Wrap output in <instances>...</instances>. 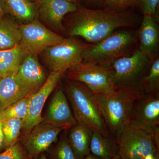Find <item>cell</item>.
Here are the masks:
<instances>
[{"mask_svg":"<svg viewBox=\"0 0 159 159\" xmlns=\"http://www.w3.org/2000/svg\"><path fill=\"white\" fill-rule=\"evenodd\" d=\"M20 45L26 54L37 55L45 49L61 42L62 36L47 29L35 19L20 25Z\"/></svg>","mask_w":159,"mask_h":159,"instance_id":"obj_9","label":"cell"},{"mask_svg":"<svg viewBox=\"0 0 159 159\" xmlns=\"http://www.w3.org/2000/svg\"><path fill=\"white\" fill-rule=\"evenodd\" d=\"M128 123L153 134L159 124V93H144L136 100Z\"/></svg>","mask_w":159,"mask_h":159,"instance_id":"obj_12","label":"cell"},{"mask_svg":"<svg viewBox=\"0 0 159 159\" xmlns=\"http://www.w3.org/2000/svg\"><path fill=\"white\" fill-rule=\"evenodd\" d=\"M0 159H27L19 142L0 152Z\"/></svg>","mask_w":159,"mask_h":159,"instance_id":"obj_28","label":"cell"},{"mask_svg":"<svg viewBox=\"0 0 159 159\" xmlns=\"http://www.w3.org/2000/svg\"><path fill=\"white\" fill-rule=\"evenodd\" d=\"M105 8L119 10L129 11L137 7L136 0H103Z\"/></svg>","mask_w":159,"mask_h":159,"instance_id":"obj_27","label":"cell"},{"mask_svg":"<svg viewBox=\"0 0 159 159\" xmlns=\"http://www.w3.org/2000/svg\"><path fill=\"white\" fill-rule=\"evenodd\" d=\"M22 127V120L9 119L2 121V131L5 148H9L18 142Z\"/></svg>","mask_w":159,"mask_h":159,"instance_id":"obj_23","label":"cell"},{"mask_svg":"<svg viewBox=\"0 0 159 159\" xmlns=\"http://www.w3.org/2000/svg\"><path fill=\"white\" fill-rule=\"evenodd\" d=\"M51 158L52 159H77L69 143L66 134H63L52 151Z\"/></svg>","mask_w":159,"mask_h":159,"instance_id":"obj_26","label":"cell"},{"mask_svg":"<svg viewBox=\"0 0 159 159\" xmlns=\"http://www.w3.org/2000/svg\"><path fill=\"white\" fill-rule=\"evenodd\" d=\"M0 2L5 14L16 20L27 24L38 17L36 2L31 0H0Z\"/></svg>","mask_w":159,"mask_h":159,"instance_id":"obj_17","label":"cell"},{"mask_svg":"<svg viewBox=\"0 0 159 159\" xmlns=\"http://www.w3.org/2000/svg\"><path fill=\"white\" fill-rule=\"evenodd\" d=\"M20 40V25L13 17L4 14L0 17V51L12 48Z\"/></svg>","mask_w":159,"mask_h":159,"instance_id":"obj_20","label":"cell"},{"mask_svg":"<svg viewBox=\"0 0 159 159\" xmlns=\"http://www.w3.org/2000/svg\"><path fill=\"white\" fill-rule=\"evenodd\" d=\"M118 155L121 159H144L159 153L152 134L144 129L128 123L117 136Z\"/></svg>","mask_w":159,"mask_h":159,"instance_id":"obj_6","label":"cell"},{"mask_svg":"<svg viewBox=\"0 0 159 159\" xmlns=\"http://www.w3.org/2000/svg\"><path fill=\"white\" fill-rule=\"evenodd\" d=\"M92 44L79 40L64 38L61 42L47 48L42 53L51 72L65 74L71 67L82 62L84 54Z\"/></svg>","mask_w":159,"mask_h":159,"instance_id":"obj_8","label":"cell"},{"mask_svg":"<svg viewBox=\"0 0 159 159\" xmlns=\"http://www.w3.org/2000/svg\"></svg>","mask_w":159,"mask_h":159,"instance_id":"obj_39","label":"cell"},{"mask_svg":"<svg viewBox=\"0 0 159 159\" xmlns=\"http://www.w3.org/2000/svg\"><path fill=\"white\" fill-rule=\"evenodd\" d=\"M33 94L24 97L0 111L1 121L12 119L24 120L27 116L29 102Z\"/></svg>","mask_w":159,"mask_h":159,"instance_id":"obj_24","label":"cell"},{"mask_svg":"<svg viewBox=\"0 0 159 159\" xmlns=\"http://www.w3.org/2000/svg\"><path fill=\"white\" fill-rule=\"evenodd\" d=\"M141 89L145 93H159V56L152 63L148 73L142 80Z\"/></svg>","mask_w":159,"mask_h":159,"instance_id":"obj_25","label":"cell"},{"mask_svg":"<svg viewBox=\"0 0 159 159\" xmlns=\"http://www.w3.org/2000/svg\"><path fill=\"white\" fill-rule=\"evenodd\" d=\"M35 158L36 159H48L43 153L40 154L39 155L35 157Z\"/></svg>","mask_w":159,"mask_h":159,"instance_id":"obj_35","label":"cell"},{"mask_svg":"<svg viewBox=\"0 0 159 159\" xmlns=\"http://www.w3.org/2000/svg\"><path fill=\"white\" fill-rule=\"evenodd\" d=\"M64 74L60 72H51L43 85L32 95L27 116L22 120L21 131L24 134L29 133L34 126L44 120L42 116V112L46 100Z\"/></svg>","mask_w":159,"mask_h":159,"instance_id":"obj_11","label":"cell"},{"mask_svg":"<svg viewBox=\"0 0 159 159\" xmlns=\"http://www.w3.org/2000/svg\"><path fill=\"white\" fill-rule=\"evenodd\" d=\"M68 15L69 35L80 36L92 44L99 42L119 28H134L139 20L132 10L93 9L80 6Z\"/></svg>","mask_w":159,"mask_h":159,"instance_id":"obj_1","label":"cell"},{"mask_svg":"<svg viewBox=\"0 0 159 159\" xmlns=\"http://www.w3.org/2000/svg\"><path fill=\"white\" fill-rule=\"evenodd\" d=\"M15 77L20 85L31 94L37 92L48 78L37 55L31 54H26Z\"/></svg>","mask_w":159,"mask_h":159,"instance_id":"obj_13","label":"cell"},{"mask_svg":"<svg viewBox=\"0 0 159 159\" xmlns=\"http://www.w3.org/2000/svg\"><path fill=\"white\" fill-rule=\"evenodd\" d=\"M111 159H121L120 158V157H119V155L118 154H117L116 155V156H115V157H113Z\"/></svg>","mask_w":159,"mask_h":159,"instance_id":"obj_38","label":"cell"},{"mask_svg":"<svg viewBox=\"0 0 159 159\" xmlns=\"http://www.w3.org/2000/svg\"><path fill=\"white\" fill-rule=\"evenodd\" d=\"M25 55L20 44L0 51V77L15 75Z\"/></svg>","mask_w":159,"mask_h":159,"instance_id":"obj_21","label":"cell"},{"mask_svg":"<svg viewBox=\"0 0 159 159\" xmlns=\"http://www.w3.org/2000/svg\"><path fill=\"white\" fill-rule=\"evenodd\" d=\"M159 153L156 154H151L145 157L144 159H158Z\"/></svg>","mask_w":159,"mask_h":159,"instance_id":"obj_33","label":"cell"},{"mask_svg":"<svg viewBox=\"0 0 159 159\" xmlns=\"http://www.w3.org/2000/svg\"><path fill=\"white\" fill-rule=\"evenodd\" d=\"M144 93L140 89L124 88L111 94H94L108 132L118 135L129 122L136 100Z\"/></svg>","mask_w":159,"mask_h":159,"instance_id":"obj_2","label":"cell"},{"mask_svg":"<svg viewBox=\"0 0 159 159\" xmlns=\"http://www.w3.org/2000/svg\"><path fill=\"white\" fill-rule=\"evenodd\" d=\"M152 63L139 49L130 55L116 60L111 66L116 89L124 88L142 89V80L148 73Z\"/></svg>","mask_w":159,"mask_h":159,"instance_id":"obj_5","label":"cell"},{"mask_svg":"<svg viewBox=\"0 0 159 159\" xmlns=\"http://www.w3.org/2000/svg\"><path fill=\"white\" fill-rule=\"evenodd\" d=\"M66 90L77 123L109 136L92 91L82 83L69 79Z\"/></svg>","mask_w":159,"mask_h":159,"instance_id":"obj_4","label":"cell"},{"mask_svg":"<svg viewBox=\"0 0 159 159\" xmlns=\"http://www.w3.org/2000/svg\"><path fill=\"white\" fill-rule=\"evenodd\" d=\"M64 129L44 120L22 138V142L28 157H35L48 150L57 141Z\"/></svg>","mask_w":159,"mask_h":159,"instance_id":"obj_10","label":"cell"},{"mask_svg":"<svg viewBox=\"0 0 159 159\" xmlns=\"http://www.w3.org/2000/svg\"><path fill=\"white\" fill-rule=\"evenodd\" d=\"M31 1H32V0H31ZM33 1H34V2H36V1H38V0H33ZM68 1L75 3V4H77V5H78V6H80L79 4L80 2V0H68Z\"/></svg>","mask_w":159,"mask_h":159,"instance_id":"obj_36","label":"cell"},{"mask_svg":"<svg viewBox=\"0 0 159 159\" xmlns=\"http://www.w3.org/2000/svg\"><path fill=\"white\" fill-rule=\"evenodd\" d=\"M154 143L156 145V147L159 151V126H157L154 129L153 134L152 135Z\"/></svg>","mask_w":159,"mask_h":159,"instance_id":"obj_30","label":"cell"},{"mask_svg":"<svg viewBox=\"0 0 159 159\" xmlns=\"http://www.w3.org/2000/svg\"><path fill=\"white\" fill-rule=\"evenodd\" d=\"M138 37L129 30L114 32L99 42L93 44L83 56V61L109 67L116 60L136 51Z\"/></svg>","mask_w":159,"mask_h":159,"instance_id":"obj_3","label":"cell"},{"mask_svg":"<svg viewBox=\"0 0 159 159\" xmlns=\"http://www.w3.org/2000/svg\"><path fill=\"white\" fill-rule=\"evenodd\" d=\"M44 120L65 130L77 124L62 89H58L54 93Z\"/></svg>","mask_w":159,"mask_h":159,"instance_id":"obj_16","label":"cell"},{"mask_svg":"<svg viewBox=\"0 0 159 159\" xmlns=\"http://www.w3.org/2000/svg\"><path fill=\"white\" fill-rule=\"evenodd\" d=\"M65 74L67 79L82 83L95 94H111L116 90L111 66L82 61L71 67Z\"/></svg>","mask_w":159,"mask_h":159,"instance_id":"obj_7","label":"cell"},{"mask_svg":"<svg viewBox=\"0 0 159 159\" xmlns=\"http://www.w3.org/2000/svg\"><path fill=\"white\" fill-rule=\"evenodd\" d=\"M83 159H100L98 157L95 156V155H93V154L90 153L88 155L84 157Z\"/></svg>","mask_w":159,"mask_h":159,"instance_id":"obj_34","label":"cell"},{"mask_svg":"<svg viewBox=\"0 0 159 159\" xmlns=\"http://www.w3.org/2000/svg\"><path fill=\"white\" fill-rule=\"evenodd\" d=\"M5 12L3 11L2 8V5H1V2H0V17L2 16L4 14H5Z\"/></svg>","mask_w":159,"mask_h":159,"instance_id":"obj_37","label":"cell"},{"mask_svg":"<svg viewBox=\"0 0 159 159\" xmlns=\"http://www.w3.org/2000/svg\"><path fill=\"white\" fill-rule=\"evenodd\" d=\"M93 131L78 123L71 127L68 139L77 159H83L90 153V143Z\"/></svg>","mask_w":159,"mask_h":159,"instance_id":"obj_19","label":"cell"},{"mask_svg":"<svg viewBox=\"0 0 159 159\" xmlns=\"http://www.w3.org/2000/svg\"><path fill=\"white\" fill-rule=\"evenodd\" d=\"M139 51L152 62L159 56V27L151 15L143 14L138 33Z\"/></svg>","mask_w":159,"mask_h":159,"instance_id":"obj_15","label":"cell"},{"mask_svg":"<svg viewBox=\"0 0 159 159\" xmlns=\"http://www.w3.org/2000/svg\"><path fill=\"white\" fill-rule=\"evenodd\" d=\"M5 148V145H4V139H3V136L2 131V121L0 119V152Z\"/></svg>","mask_w":159,"mask_h":159,"instance_id":"obj_32","label":"cell"},{"mask_svg":"<svg viewBox=\"0 0 159 159\" xmlns=\"http://www.w3.org/2000/svg\"><path fill=\"white\" fill-rule=\"evenodd\" d=\"M35 2L38 16L58 31L63 29L62 23L66 16L76 11L79 6L68 0H38Z\"/></svg>","mask_w":159,"mask_h":159,"instance_id":"obj_14","label":"cell"},{"mask_svg":"<svg viewBox=\"0 0 159 159\" xmlns=\"http://www.w3.org/2000/svg\"><path fill=\"white\" fill-rule=\"evenodd\" d=\"M90 150L100 159H111L117 154L116 143L110 137L95 130L91 136Z\"/></svg>","mask_w":159,"mask_h":159,"instance_id":"obj_22","label":"cell"},{"mask_svg":"<svg viewBox=\"0 0 159 159\" xmlns=\"http://www.w3.org/2000/svg\"><path fill=\"white\" fill-rule=\"evenodd\" d=\"M136 3L137 7H139L143 14L151 15L155 19L159 0H136Z\"/></svg>","mask_w":159,"mask_h":159,"instance_id":"obj_29","label":"cell"},{"mask_svg":"<svg viewBox=\"0 0 159 159\" xmlns=\"http://www.w3.org/2000/svg\"><path fill=\"white\" fill-rule=\"evenodd\" d=\"M30 95L17 82L15 75L0 77V111Z\"/></svg>","mask_w":159,"mask_h":159,"instance_id":"obj_18","label":"cell"},{"mask_svg":"<svg viewBox=\"0 0 159 159\" xmlns=\"http://www.w3.org/2000/svg\"><path fill=\"white\" fill-rule=\"evenodd\" d=\"M88 5L92 6L98 7L104 5L103 0H84Z\"/></svg>","mask_w":159,"mask_h":159,"instance_id":"obj_31","label":"cell"}]
</instances>
